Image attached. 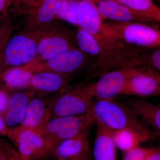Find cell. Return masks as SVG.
<instances>
[{"instance_id": "6da1fadb", "label": "cell", "mask_w": 160, "mask_h": 160, "mask_svg": "<svg viewBox=\"0 0 160 160\" xmlns=\"http://www.w3.org/2000/svg\"><path fill=\"white\" fill-rule=\"evenodd\" d=\"M77 26L89 32L98 44L100 52L88 70L91 80L106 72L124 68L140 67V58L147 50L128 44L103 22L88 0H79L76 11Z\"/></svg>"}, {"instance_id": "7a4b0ae2", "label": "cell", "mask_w": 160, "mask_h": 160, "mask_svg": "<svg viewBox=\"0 0 160 160\" xmlns=\"http://www.w3.org/2000/svg\"><path fill=\"white\" fill-rule=\"evenodd\" d=\"M89 115L95 124L109 131L129 129L149 140L155 138L153 132L135 115L127 105L114 99L94 100Z\"/></svg>"}, {"instance_id": "3957f363", "label": "cell", "mask_w": 160, "mask_h": 160, "mask_svg": "<svg viewBox=\"0 0 160 160\" xmlns=\"http://www.w3.org/2000/svg\"><path fill=\"white\" fill-rule=\"evenodd\" d=\"M94 86L95 82L86 79L57 93L49 99L52 118L89 115Z\"/></svg>"}, {"instance_id": "277c9868", "label": "cell", "mask_w": 160, "mask_h": 160, "mask_svg": "<svg viewBox=\"0 0 160 160\" xmlns=\"http://www.w3.org/2000/svg\"><path fill=\"white\" fill-rule=\"evenodd\" d=\"M46 29H22L9 38L0 58V74L29 64L37 55L38 43Z\"/></svg>"}, {"instance_id": "5b68a950", "label": "cell", "mask_w": 160, "mask_h": 160, "mask_svg": "<svg viewBox=\"0 0 160 160\" xmlns=\"http://www.w3.org/2000/svg\"><path fill=\"white\" fill-rule=\"evenodd\" d=\"M58 20L44 31L38 43L36 56L29 64L45 62L64 52L78 48L76 29Z\"/></svg>"}, {"instance_id": "8992f818", "label": "cell", "mask_w": 160, "mask_h": 160, "mask_svg": "<svg viewBox=\"0 0 160 160\" xmlns=\"http://www.w3.org/2000/svg\"><path fill=\"white\" fill-rule=\"evenodd\" d=\"M94 124L89 114L53 117L43 126L32 129L45 138L53 149L58 143L92 128Z\"/></svg>"}, {"instance_id": "52a82bcc", "label": "cell", "mask_w": 160, "mask_h": 160, "mask_svg": "<svg viewBox=\"0 0 160 160\" xmlns=\"http://www.w3.org/2000/svg\"><path fill=\"white\" fill-rule=\"evenodd\" d=\"M93 58L77 48L62 52L48 61L23 67L32 73L51 72L73 78L78 72L86 69L88 71L94 61Z\"/></svg>"}, {"instance_id": "ba28073f", "label": "cell", "mask_w": 160, "mask_h": 160, "mask_svg": "<svg viewBox=\"0 0 160 160\" xmlns=\"http://www.w3.org/2000/svg\"><path fill=\"white\" fill-rule=\"evenodd\" d=\"M6 137L26 160H42L51 156L52 147L33 129L20 125L9 128Z\"/></svg>"}, {"instance_id": "9c48e42d", "label": "cell", "mask_w": 160, "mask_h": 160, "mask_svg": "<svg viewBox=\"0 0 160 160\" xmlns=\"http://www.w3.org/2000/svg\"><path fill=\"white\" fill-rule=\"evenodd\" d=\"M123 41L130 45L149 48L160 47L159 28L139 23L106 22Z\"/></svg>"}, {"instance_id": "30bf717a", "label": "cell", "mask_w": 160, "mask_h": 160, "mask_svg": "<svg viewBox=\"0 0 160 160\" xmlns=\"http://www.w3.org/2000/svg\"><path fill=\"white\" fill-rule=\"evenodd\" d=\"M151 69L144 67L124 68L106 72L95 82L94 98L96 99H114L120 95L127 80Z\"/></svg>"}, {"instance_id": "8fae6325", "label": "cell", "mask_w": 160, "mask_h": 160, "mask_svg": "<svg viewBox=\"0 0 160 160\" xmlns=\"http://www.w3.org/2000/svg\"><path fill=\"white\" fill-rule=\"evenodd\" d=\"M94 6L103 22L139 23L158 28V23L113 0H88Z\"/></svg>"}, {"instance_id": "7c38bea8", "label": "cell", "mask_w": 160, "mask_h": 160, "mask_svg": "<svg viewBox=\"0 0 160 160\" xmlns=\"http://www.w3.org/2000/svg\"><path fill=\"white\" fill-rule=\"evenodd\" d=\"M62 0H38L22 13L26 15L24 29L27 30L47 29L57 20V15Z\"/></svg>"}, {"instance_id": "4fadbf2b", "label": "cell", "mask_w": 160, "mask_h": 160, "mask_svg": "<svg viewBox=\"0 0 160 160\" xmlns=\"http://www.w3.org/2000/svg\"><path fill=\"white\" fill-rule=\"evenodd\" d=\"M160 93V71L149 69L127 80L120 95L148 98Z\"/></svg>"}, {"instance_id": "5bb4252c", "label": "cell", "mask_w": 160, "mask_h": 160, "mask_svg": "<svg viewBox=\"0 0 160 160\" xmlns=\"http://www.w3.org/2000/svg\"><path fill=\"white\" fill-rule=\"evenodd\" d=\"M91 129L58 143L50 156L53 160H77L91 153L89 139Z\"/></svg>"}, {"instance_id": "9a60e30c", "label": "cell", "mask_w": 160, "mask_h": 160, "mask_svg": "<svg viewBox=\"0 0 160 160\" xmlns=\"http://www.w3.org/2000/svg\"><path fill=\"white\" fill-rule=\"evenodd\" d=\"M72 78L51 72L33 73L29 89L36 93L44 95L58 93L69 86Z\"/></svg>"}, {"instance_id": "2e32d148", "label": "cell", "mask_w": 160, "mask_h": 160, "mask_svg": "<svg viewBox=\"0 0 160 160\" xmlns=\"http://www.w3.org/2000/svg\"><path fill=\"white\" fill-rule=\"evenodd\" d=\"M36 94L34 91L26 89L15 91L9 95L7 109L3 116L8 128H12L21 124L29 101Z\"/></svg>"}, {"instance_id": "e0dca14e", "label": "cell", "mask_w": 160, "mask_h": 160, "mask_svg": "<svg viewBox=\"0 0 160 160\" xmlns=\"http://www.w3.org/2000/svg\"><path fill=\"white\" fill-rule=\"evenodd\" d=\"M127 106L144 124L153 132L155 137L160 135V106L147 100L133 98L128 100Z\"/></svg>"}, {"instance_id": "ac0fdd59", "label": "cell", "mask_w": 160, "mask_h": 160, "mask_svg": "<svg viewBox=\"0 0 160 160\" xmlns=\"http://www.w3.org/2000/svg\"><path fill=\"white\" fill-rule=\"evenodd\" d=\"M51 118L49 99L36 94L29 101L20 126L35 129L43 126Z\"/></svg>"}, {"instance_id": "d6986e66", "label": "cell", "mask_w": 160, "mask_h": 160, "mask_svg": "<svg viewBox=\"0 0 160 160\" xmlns=\"http://www.w3.org/2000/svg\"><path fill=\"white\" fill-rule=\"evenodd\" d=\"M93 160H117V147L111 132L97 125L92 150Z\"/></svg>"}, {"instance_id": "ffe728a7", "label": "cell", "mask_w": 160, "mask_h": 160, "mask_svg": "<svg viewBox=\"0 0 160 160\" xmlns=\"http://www.w3.org/2000/svg\"><path fill=\"white\" fill-rule=\"evenodd\" d=\"M32 74L23 66L7 69L0 74V87L8 92L28 89Z\"/></svg>"}, {"instance_id": "44dd1931", "label": "cell", "mask_w": 160, "mask_h": 160, "mask_svg": "<svg viewBox=\"0 0 160 160\" xmlns=\"http://www.w3.org/2000/svg\"><path fill=\"white\" fill-rule=\"evenodd\" d=\"M111 132L117 148L124 152L138 147L141 143L149 141L147 138L131 129H121Z\"/></svg>"}, {"instance_id": "7402d4cb", "label": "cell", "mask_w": 160, "mask_h": 160, "mask_svg": "<svg viewBox=\"0 0 160 160\" xmlns=\"http://www.w3.org/2000/svg\"><path fill=\"white\" fill-rule=\"evenodd\" d=\"M146 17L160 22V9L152 0H113Z\"/></svg>"}, {"instance_id": "603a6c76", "label": "cell", "mask_w": 160, "mask_h": 160, "mask_svg": "<svg viewBox=\"0 0 160 160\" xmlns=\"http://www.w3.org/2000/svg\"><path fill=\"white\" fill-rule=\"evenodd\" d=\"M76 41L78 48L83 52L97 57L100 52L98 44L89 32L79 27L76 29Z\"/></svg>"}, {"instance_id": "cb8c5ba5", "label": "cell", "mask_w": 160, "mask_h": 160, "mask_svg": "<svg viewBox=\"0 0 160 160\" xmlns=\"http://www.w3.org/2000/svg\"><path fill=\"white\" fill-rule=\"evenodd\" d=\"M13 31L12 18L8 17L0 25V58Z\"/></svg>"}, {"instance_id": "d4e9b609", "label": "cell", "mask_w": 160, "mask_h": 160, "mask_svg": "<svg viewBox=\"0 0 160 160\" xmlns=\"http://www.w3.org/2000/svg\"><path fill=\"white\" fill-rule=\"evenodd\" d=\"M153 149L138 146L124 152L122 160H146Z\"/></svg>"}, {"instance_id": "484cf974", "label": "cell", "mask_w": 160, "mask_h": 160, "mask_svg": "<svg viewBox=\"0 0 160 160\" xmlns=\"http://www.w3.org/2000/svg\"><path fill=\"white\" fill-rule=\"evenodd\" d=\"M0 149L10 160H26L18 152L14 146L10 142L1 138Z\"/></svg>"}, {"instance_id": "4316f807", "label": "cell", "mask_w": 160, "mask_h": 160, "mask_svg": "<svg viewBox=\"0 0 160 160\" xmlns=\"http://www.w3.org/2000/svg\"><path fill=\"white\" fill-rule=\"evenodd\" d=\"M12 4V0H0V25L9 16V10Z\"/></svg>"}, {"instance_id": "83f0119b", "label": "cell", "mask_w": 160, "mask_h": 160, "mask_svg": "<svg viewBox=\"0 0 160 160\" xmlns=\"http://www.w3.org/2000/svg\"><path fill=\"white\" fill-rule=\"evenodd\" d=\"M9 97L8 92L0 87V115L2 117L7 109Z\"/></svg>"}, {"instance_id": "f1b7e54d", "label": "cell", "mask_w": 160, "mask_h": 160, "mask_svg": "<svg viewBox=\"0 0 160 160\" xmlns=\"http://www.w3.org/2000/svg\"><path fill=\"white\" fill-rule=\"evenodd\" d=\"M12 2H13V4H14L15 6L16 5L17 6L18 11L19 9L20 5H26L25 10L23 12L29 9L32 5L31 0H12Z\"/></svg>"}, {"instance_id": "f546056e", "label": "cell", "mask_w": 160, "mask_h": 160, "mask_svg": "<svg viewBox=\"0 0 160 160\" xmlns=\"http://www.w3.org/2000/svg\"><path fill=\"white\" fill-rule=\"evenodd\" d=\"M9 128L6 126L3 117L0 115V138L6 136Z\"/></svg>"}, {"instance_id": "4dcf8cb0", "label": "cell", "mask_w": 160, "mask_h": 160, "mask_svg": "<svg viewBox=\"0 0 160 160\" xmlns=\"http://www.w3.org/2000/svg\"><path fill=\"white\" fill-rule=\"evenodd\" d=\"M146 160H160V149L154 148Z\"/></svg>"}, {"instance_id": "1f68e13d", "label": "cell", "mask_w": 160, "mask_h": 160, "mask_svg": "<svg viewBox=\"0 0 160 160\" xmlns=\"http://www.w3.org/2000/svg\"><path fill=\"white\" fill-rule=\"evenodd\" d=\"M0 160H10L1 149H0Z\"/></svg>"}, {"instance_id": "d6a6232c", "label": "cell", "mask_w": 160, "mask_h": 160, "mask_svg": "<svg viewBox=\"0 0 160 160\" xmlns=\"http://www.w3.org/2000/svg\"><path fill=\"white\" fill-rule=\"evenodd\" d=\"M77 160H93L91 153Z\"/></svg>"}, {"instance_id": "836d02e7", "label": "cell", "mask_w": 160, "mask_h": 160, "mask_svg": "<svg viewBox=\"0 0 160 160\" xmlns=\"http://www.w3.org/2000/svg\"><path fill=\"white\" fill-rule=\"evenodd\" d=\"M31 2H32V5H33V4H34L36 2V1H35V0H31ZM38 1V0H37Z\"/></svg>"}, {"instance_id": "e575fe53", "label": "cell", "mask_w": 160, "mask_h": 160, "mask_svg": "<svg viewBox=\"0 0 160 160\" xmlns=\"http://www.w3.org/2000/svg\"><path fill=\"white\" fill-rule=\"evenodd\" d=\"M157 1H158H158H159V2L160 0H157Z\"/></svg>"}]
</instances>
